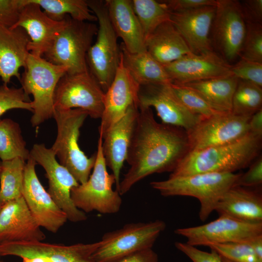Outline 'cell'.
I'll return each mask as SVG.
<instances>
[{"mask_svg": "<svg viewBox=\"0 0 262 262\" xmlns=\"http://www.w3.org/2000/svg\"><path fill=\"white\" fill-rule=\"evenodd\" d=\"M24 5L14 27L23 28L30 41L28 49L33 55L42 57L51 47L65 23L64 19L57 21L49 18L40 6L31 0H23Z\"/></svg>", "mask_w": 262, "mask_h": 262, "instance_id": "cell-21", "label": "cell"}, {"mask_svg": "<svg viewBox=\"0 0 262 262\" xmlns=\"http://www.w3.org/2000/svg\"><path fill=\"white\" fill-rule=\"evenodd\" d=\"M262 136L249 132L230 143L189 151L169 177L203 173H234L248 167L259 156Z\"/></svg>", "mask_w": 262, "mask_h": 262, "instance_id": "cell-2", "label": "cell"}, {"mask_svg": "<svg viewBox=\"0 0 262 262\" xmlns=\"http://www.w3.org/2000/svg\"><path fill=\"white\" fill-rule=\"evenodd\" d=\"M1 161H0V168H1ZM0 207H1V206H0Z\"/></svg>", "mask_w": 262, "mask_h": 262, "instance_id": "cell-49", "label": "cell"}, {"mask_svg": "<svg viewBox=\"0 0 262 262\" xmlns=\"http://www.w3.org/2000/svg\"><path fill=\"white\" fill-rule=\"evenodd\" d=\"M102 138L99 136L93 171L88 180L79 184L71 192L75 205L86 213L97 211L102 214L117 213L122 204L121 195L114 190L115 179L109 174L102 152Z\"/></svg>", "mask_w": 262, "mask_h": 262, "instance_id": "cell-8", "label": "cell"}, {"mask_svg": "<svg viewBox=\"0 0 262 262\" xmlns=\"http://www.w3.org/2000/svg\"><path fill=\"white\" fill-rule=\"evenodd\" d=\"M30 151L26 147L19 125L10 118L0 120V159L8 161L20 158L27 161Z\"/></svg>", "mask_w": 262, "mask_h": 262, "instance_id": "cell-32", "label": "cell"}, {"mask_svg": "<svg viewBox=\"0 0 262 262\" xmlns=\"http://www.w3.org/2000/svg\"><path fill=\"white\" fill-rule=\"evenodd\" d=\"M169 87L182 105L192 113L204 118L220 113L213 110L197 93L186 86L171 83Z\"/></svg>", "mask_w": 262, "mask_h": 262, "instance_id": "cell-35", "label": "cell"}, {"mask_svg": "<svg viewBox=\"0 0 262 262\" xmlns=\"http://www.w3.org/2000/svg\"><path fill=\"white\" fill-rule=\"evenodd\" d=\"M131 3L145 40L159 25L170 20L171 12L162 0H131Z\"/></svg>", "mask_w": 262, "mask_h": 262, "instance_id": "cell-33", "label": "cell"}, {"mask_svg": "<svg viewBox=\"0 0 262 262\" xmlns=\"http://www.w3.org/2000/svg\"><path fill=\"white\" fill-rule=\"evenodd\" d=\"M45 238L23 196L1 206L0 244L43 241Z\"/></svg>", "mask_w": 262, "mask_h": 262, "instance_id": "cell-20", "label": "cell"}, {"mask_svg": "<svg viewBox=\"0 0 262 262\" xmlns=\"http://www.w3.org/2000/svg\"><path fill=\"white\" fill-rule=\"evenodd\" d=\"M251 117L229 112L203 118L186 132L189 151L224 145L242 138L249 132Z\"/></svg>", "mask_w": 262, "mask_h": 262, "instance_id": "cell-15", "label": "cell"}, {"mask_svg": "<svg viewBox=\"0 0 262 262\" xmlns=\"http://www.w3.org/2000/svg\"><path fill=\"white\" fill-rule=\"evenodd\" d=\"M219 216L248 223H262V195L259 191L235 185L221 197L215 209Z\"/></svg>", "mask_w": 262, "mask_h": 262, "instance_id": "cell-25", "label": "cell"}, {"mask_svg": "<svg viewBox=\"0 0 262 262\" xmlns=\"http://www.w3.org/2000/svg\"><path fill=\"white\" fill-rule=\"evenodd\" d=\"M215 12V6H207L186 11L171 12L170 21L193 53L201 54L213 51L210 33Z\"/></svg>", "mask_w": 262, "mask_h": 262, "instance_id": "cell-22", "label": "cell"}, {"mask_svg": "<svg viewBox=\"0 0 262 262\" xmlns=\"http://www.w3.org/2000/svg\"><path fill=\"white\" fill-rule=\"evenodd\" d=\"M232 75L238 80L249 82L262 88V64L240 58L231 65Z\"/></svg>", "mask_w": 262, "mask_h": 262, "instance_id": "cell-39", "label": "cell"}, {"mask_svg": "<svg viewBox=\"0 0 262 262\" xmlns=\"http://www.w3.org/2000/svg\"><path fill=\"white\" fill-rule=\"evenodd\" d=\"M220 257H221V259L223 262H233L230 261H229V260H227V259H226L225 258H223V257H222L221 256H220Z\"/></svg>", "mask_w": 262, "mask_h": 262, "instance_id": "cell-48", "label": "cell"}, {"mask_svg": "<svg viewBox=\"0 0 262 262\" xmlns=\"http://www.w3.org/2000/svg\"><path fill=\"white\" fill-rule=\"evenodd\" d=\"M104 92L89 71L66 73L59 80L53 97L54 109H81L95 119L100 118L104 109Z\"/></svg>", "mask_w": 262, "mask_h": 262, "instance_id": "cell-10", "label": "cell"}, {"mask_svg": "<svg viewBox=\"0 0 262 262\" xmlns=\"http://www.w3.org/2000/svg\"><path fill=\"white\" fill-rule=\"evenodd\" d=\"M24 5L23 0H0V26H14Z\"/></svg>", "mask_w": 262, "mask_h": 262, "instance_id": "cell-40", "label": "cell"}, {"mask_svg": "<svg viewBox=\"0 0 262 262\" xmlns=\"http://www.w3.org/2000/svg\"><path fill=\"white\" fill-rule=\"evenodd\" d=\"M2 262H4L2 261Z\"/></svg>", "mask_w": 262, "mask_h": 262, "instance_id": "cell-51", "label": "cell"}, {"mask_svg": "<svg viewBox=\"0 0 262 262\" xmlns=\"http://www.w3.org/2000/svg\"><path fill=\"white\" fill-rule=\"evenodd\" d=\"M67 71L66 67L53 64L42 57L29 54L26 68L20 82L25 94L32 95L33 115L31 118L35 127L53 117L54 112L53 97L60 79Z\"/></svg>", "mask_w": 262, "mask_h": 262, "instance_id": "cell-5", "label": "cell"}, {"mask_svg": "<svg viewBox=\"0 0 262 262\" xmlns=\"http://www.w3.org/2000/svg\"><path fill=\"white\" fill-rule=\"evenodd\" d=\"M145 47L146 50L163 65L193 53L170 20L161 24L146 38Z\"/></svg>", "mask_w": 262, "mask_h": 262, "instance_id": "cell-27", "label": "cell"}, {"mask_svg": "<svg viewBox=\"0 0 262 262\" xmlns=\"http://www.w3.org/2000/svg\"><path fill=\"white\" fill-rule=\"evenodd\" d=\"M140 85L123 66H119L110 86L104 93V109L98 128L102 139L112 126L127 113L132 105L138 107Z\"/></svg>", "mask_w": 262, "mask_h": 262, "instance_id": "cell-19", "label": "cell"}, {"mask_svg": "<svg viewBox=\"0 0 262 262\" xmlns=\"http://www.w3.org/2000/svg\"><path fill=\"white\" fill-rule=\"evenodd\" d=\"M36 162L31 156L24 168L22 196L41 228L56 233L68 220L40 182L35 171Z\"/></svg>", "mask_w": 262, "mask_h": 262, "instance_id": "cell-16", "label": "cell"}, {"mask_svg": "<svg viewBox=\"0 0 262 262\" xmlns=\"http://www.w3.org/2000/svg\"><path fill=\"white\" fill-rule=\"evenodd\" d=\"M138 114V106L132 105L112 126L102 139L103 155L107 166L115 177L117 190L120 182L121 170L127 158Z\"/></svg>", "mask_w": 262, "mask_h": 262, "instance_id": "cell-23", "label": "cell"}, {"mask_svg": "<svg viewBox=\"0 0 262 262\" xmlns=\"http://www.w3.org/2000/svg\"><path fill=\"white\" fill-rule=\"evenodd\" d=\"M238 82V79L231 75L181 85L195 91L216 111L229 113L231 112L232 98Z\"/></svg>", "mask_w": 262, "mask_h": 262, "instance_id": "cell-29", "label": "cell"}, {"mask_svg": "<svg viewBox=\"0 0 262 262\" xmlns=\"http://www.w3.org/2000/svg\"><path fill=\"white\" fill-rule=\"evenodd\" d=\"M171 12L189 11L204 6H216L217 0H164Z\"/></svg>", "mask_w": 262, "mask_h": 262, "instance_id": "cell-44", "label": "cell"}, {"mask_svg": "<svg viewBox=\"0 0 262 262\" xmlns=\"http://www.w3.org/2000/svg\"><path fill=\"white\" fill-rule=\"evenodd\" d=\"M30 156L44 169L49 183L47 191L67 220L72 222L85 221L86 213L75 205L71 196L72 190L79 183L57 162L54 152L44 144H35L30 150Z\"/></svg>", "mask_w": 262, "mask_h": 262, "instance_id": "cell-11", "label": "cell"}, {"mask_svg": "<svg viewBox=\"0 0 262 262\" xmlns=\"http://www.w3.org/2000/svg\"><path fill=\"white\" fill-rule=\"evenodd\" d=\"M262 183V157L259 156L249 166L248 170L241 175L235 185L252 188L260 187Z\"/></svg>", "mask_w": 262, "mask_h": 262, "instance_id": "cell-42", "label": "cell"}, {"mask_svg": "<svg viewBox=\"0 0 262 262\" xmlns=\"http://www.w3.org/2000/svg\"><path fill=\"white\" fill-rule=\"evenodd\" d=\"M104 1L114 31L126 49L131 53L146 51L144 35L131 0Z\"/></svg>", "mask_w": 262, "mask_h": 262, "instance_id": "cell-26", "label": "cell"}, {"mask_svg": "<svg viewBox=\"0 0 262 262\" xmlns=\"http://www.w3.org/2000/svg\"><path fill=\"white\" fill-rule=\"evenodd\" d=\"M262 109V88L249 82L238 80L232 100L231 113L252 116Z\"/></svg>", "mask_w": 262, "mask_h": 262, "instance_id": "cell-34", "label": "cell"}, {"mask_svg": "<svg viewBox=\"0 0 262 262\" xmlns=\"http://www.w3.org/2000/svg\"><path fill=\"white\" fill-rule=\"evenodd\" d=\"M64 20V26L42 57L53 64L66 67L67 74L88 71L86 55L97 35L98 26L91 22L75 20L68 15Z\"/></svg>", "mask_w": 262, "mask_h": 262, "instance_id": "cell-6", "label": "cell"}, {"mask_svg": "<svg viewBox=\"0 0 262 262\" xmlns=\"http://www.w3.org/2000/svg\"><path fill=\"white\" fill-rule=\"evenodd\" d=\"M29 99L22 87H9L3 84L0 86V120L1 116L11 109H21L33 112Z\"/></svg>", "mask_w": 262, "mask_h": 262, "instance_id": "cell-38", "label": "cell"}, {"mask_svg": "<svg viewBox=\"0 0 262 262\" xmlns=\"http://www.w3.org/2000/svg\"><path fill=\"white\" fill-rule=\"evenodd\" d=\"M240 58L262 64V24H246Z\"/></svg>", "mask_w": 262, "mask_h": 262, "instance_id": "cell-37", "label": "cell"}, {"mask_svg": "<svg viewBox=\"0 0 262 262\" xmlns=\"http://www.w3.org/2000/svg\"><path fill=\"white\" fill-rule=\"evenodd\" d=\"M175 246L177 249L185 254L193 262H223L220 255L215 251L210 252L201 250L187 243L177 242Z\"/></svg>", "mask_w": 262, "mask_h": 262, "instance_id": "cell-41", "label": "cell"}, {"mask_svg": "<svg viewBox=\"0 0 262 262\" xmlns=\"http://www.w3.org/2000/svg\"><path fill=\"white\" fill-rule=\"evenodd\" d=\"M86 1L98 24L96 41L87 53L86 62L89 71L105 93L113 81L119 66L120 49L105 1L86 0Z\"/></svg>", "mask_w": 262, "mask_h": 262, "instance_id": "cell-7", "label": "cell"}, {"mask_svg": "<svg viewBox=\"0 0 262 262\" xmlns=\"http://www.w3.org/2000/svg\"><path fill=\"white\" fill-rule=\"evenodd\" d=\"M207 246L233 262H262L247 242L211 244Z\"/></svg>", "mask_w": 262, "mask_h": 262, "instance_id": "cell-36", "label": "cell"}, {"mask_svg": "<svg viewBox=\"0 0 262 262\" xmlns=\"http://www.w3.org/2000/svg\"><path fill=\"white\" fill-rule=\"evenodd\" d=\"M138 109L126 160L130 167L117 189L121 196L149 175L172 172L189 151L184 130L158 122L151 108Z\"/></svg>", "mask_w": 262, "mask_h": 262, "instance_id": "cell-1", "label": "cell"}, {"mask_svg": "<svg viewBox=\"0 0 262 262\" xmlns=\"http://www.w3.org/2000/svg\"><path fill=\"white\" fill-rule=\"evenodd\" d=\"M247 243L256 255L262 260V234L254 237Z\"/></svg>", "mask_w": 262, "mask_h": 262, "instance_id": "cell-47", "label": "cell"}, {"mask_svg": "<svg viewBox=\"0 0 262 262\" xmlns=\"http://www.w3.org/2000/svg\"><path fill=\"white\" fill-rule=\"evenodd\" d=\"M242 173H203L183 177H169L150 182L151 187L164 196H189L200 204V219H207L223 195L234 186Z\"/></svg>", "mask_w": 262, "mask_h": 262, "instance_id": "cell-3", "label": "cell"}, {"mask_svg": "<svg viewBox=\"0 0 262 262\" xmlns=\"http://www.w3.org/2000/svg\"><path fill=\"white\" fill-rule=\"evenodd\" d=\"M38 4L51 19L62 21L68 15L72 18L82 21H97L89 8L86 0H31Z\"/></svg>", "mask_w": 262, "mask_h": 262, "instance_id": "cell-30", "label": "cell"}, {"mask_svg": "<svg viewBox=\"0 0 262 262\" xmlns=\"http://www.w3.org/2000/svg\"><path fill=\"white\" fill-rule=\"evenodd\" d=\"M120 49V60L123 66L140 86L171 83L163 65L147 50L131 53L122 44Z\"/></svg>", "mask_w": 262, "mask_h": 262, "instance_id": "cell-28", "label": "cell"}, {"mask_svg": "<svg viewBox=\"0 0 262 262\" xmlns=\"http://www.w3.org/2000/svg\"><path fill=\"white\" fill-rule=\"evenodd\" d=\"M249 127L250 132L262 136V109L251 116Z\"/></svg>", "mask_w": 262, "mask_h": 262, "instance_id": "cell-46", "label": "cell"}, {"mask_svg": "<svg viewBox=\"0 0 262 262\" xmlns=\"http://www.w3.org/2000/svg\"><path fill=\"white\" fill-rule=\"evenodd\" d=\"M240 4L246 24L262 23V0H245Z\"/></svg>", "mask_w": 262, "mask_h": 262, "instance_id": "cell-43", "label": "cell"}, {"mask_svg": "<svg viewBox=\"0 0 262 262\" xmlns=\"http://www.w3.org/2000/svg\"><path fill=\"white\" fill-rule=\"evenodd\" d=\"M165 228V223L161 220L126 224L104 234L93 258L96 262H115L137 251L152 248Z\"/></svg>", "mask_w": 262, "mask_h": 262, "instance_id": "cell-9", "label": "cell"}, {"mask_svg": "<svg viewBox=\"0 0 262 262\" xmlns=\"http://www.w3.org/2000/svg\"><path fill=\"white\" fill-rule=\"evenodd\" d=\"M0 262H2V261L1 259V257L0 256Z\"/></svg>", "mask_w": 262, "mask_h": 262, "instance_id": "cell-50", "label": "cell"}, {"mask_svg": "<svg viewBox=\"0 0 262 262\" xmlns=\"http://www.w3.org/2000/svg\"><path fill=\"white\" fill-rule=\"evenodd\" d=\"M26 161L20 158L1 161L0 170V204L22 196Z\"/></svg>", "mask_w": 262, "mask_h": 262, "instance_id": "cell-31", "label": "cell"}, {"mask_svg": "<svg viewBox=\"0 0 262 262\" xmlns=\"http://www.w3.org/2000/svg\"><path fill=\"white\" fill-rule=\"evenodd\" d=\"M163 66L171 83L176 84L232 75L231 65L214 51L190 53Z\"/></svg>", "mask_w": 262, "mask_h": 262, "instance_id": "cell-18", "label": "cell"}, {"mask_svg": "<svg viewBox=\"0 0 262 262\" xmlns=\"http://www.w3.org/2000/svg\"><path fill=\"white\" fill-rule=\"evenodd\" d=\"M139 107H153L162 123L181 128L186 132L203 118L187 109L172 92L169 84L140 86Z\"/></svg>", "mask_w": 262, "mask_h": 262, "instance_id": "cell-17", "label": "cell"}, {"mask_svg": "<svg viewBox=\"0 0 262 262\" xmlns=\"http://www.w3.org/2000/svg\"><path fill=\"white\" fill-rule=\"evenodd\" d=\"M30 41L23 28L0 26V78L3 84L7 85L13 77L20 81L19 70L26 68Z\"/></svg>", "mask_w": 262, "mask_h": 262, "instance_id": "cell-24", "label": "cell"}, {"mask_svg": "<svg viewBox=\"0 0 262 262\" xmlns=\"http://www.w3.org/2000/svg\"><path fill=\"white\" fill-rule=\"evenodd\" d=\"M175 233L187 239L193 246L211 244L246 242L262 234V223H248L221 215L200 226L176 229Z\"/></svg>", "mask_w": 262, "mask_h": 262, "instance_id": "cell-14", "label": "cell"}, {"mask_svg": "<svg viewBox=\"0 0 262 262\" xmlns=\"http://www.w3.org/2000/svg\"><path fill=\"white\" fill-rule=\"evenodd\" d=\"M211 29L219 55L228 63L240 57L246 25L239 1L217 0Z\"/></svg>", "mask_w": 262, "mask_h": 262, "instance_id": "cell-13", "label": "cell"}, {"mask_svg": "<svg viewBox=\"0 0 262 262\" xmlns=\"http://www.w3.org/2000/svg\"><path fill=\"white\" fill-rule=\"evenodd\" d=\"M81 109H54L57 133L50 147L58 158L59 163L66 167L79 184L89 179L96 161V154L88 157L80 148L78 139L80 128L88 116Z\"/></svg>", "mask_w": 262, "mask_h": 262, "instance_id": "cell-4", "label": "cell"}, {"mask_svg": "<svg viewBox=\"0 0 262 262\" xmlns=\"http://www.w3.org/2000/svg\"><path fill=\"white\" fill-rule=\"evenodd\" d=\"M158 255L152 248L137 251L115 262H158Z\"/></svg>", "mask_w": 262, "mask_h": 262, "instance_id": "cell-45", "label": "cell"}, {"mask_svg": "<svg viewBox=\"0 0 262 262\" xmlns=\"http://www.w3.org/2000/svg\"><path fill=\"white\" fill-rule=\"evenodd\" d=\"M101 244V240L68 246L43 241L7 243L0 244V256H17L23 262H96L92 256Z\"/></svg>", "mask_w": 262, "mask_h": 262, "instance_id": "cell-12", "label": "cell"}]
</instances>
